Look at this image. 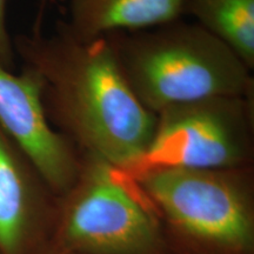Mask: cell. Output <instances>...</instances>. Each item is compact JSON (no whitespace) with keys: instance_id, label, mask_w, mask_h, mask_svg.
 Here are the masks:
<instances>
[{"instance_id":"cell-8","label":"cell","mask_w":254,"mask_h":254,"mask_svg":"<svg viewBox=\"0 0 254 254\" xmlns=\"http://www.w3.org/2000/svg\"><path fill=\"white\" fill-rule=\"evenodd\" d=\"M186 0H69L68 19L59 23L79 40L138 32L179 20Z\"/></svg>"},{"instance_id":"cell-4","label":"cell","mask_w":254,"mask_h":254,"mask_svg":"<svg viewBox=\"0 0 254 254\" xmlns=\"http://www.w3.org/2000/svg\"><path fill=\"white\" fill-rule=\"evenodd\" d=\"M159 220L133 180L81 153L77 180L58 200L49 246L71 254H164Z\"/></svg>"},{"instance_id":"cell-11","label":"cell","mask_w":254,"mask_h":254,"mask_svg":"<svg viewBox=\"0 0 254 254\" xmlns=\"http://www.w3.org/2000/svg\"><path fill=\"white\" fill-rule=\"evenodd\" d=\"M49 2V0H40L39 4V12H38V18H37V23H36V31L34 32H40V23L43 20V14H44V9L46 7V4Z\"/></svg>"},{"instance_id":"cell-3","label":"cell","mask_w":254,"mask_h":254,"mask_svg":"<svg viewBox=\"0 0 254 254\" xmlns=\"http://www.w3.org/2000/svg\"><path fill=\"white\" fill-rule=\"evenodd\" d=\"M126 177L141 190L159 219L201 254L253 253L250 167H159Z\"/></svg>"},{"instance_id":"cell-12","label":"cell","mask_w":254,"mask_h":254,"mask_svg":"<svg viewBox=\"0 0 254 254\" xmlns=\"http://www.w3.org/2000/svg\"><path fill=\"white\" fill-rule=\"evenodd\" d=\"M41 254H71V253H66V252H63V251H58V250H55L52 249L51 246H47V249L44 251Z\"/></svg>"},{"instance_id":"cell-6","label":"cell","mask_w":254,"mask_h":254,"mask_svg":"<svg viewBox=\"0 0 254 254\" xmlns=\"http://www.w3.org/2000/svg\"><path fill=\"white\" fill-rule=\"evenodd\" d=\"M41 91L36 71L24 66L14 74L0 63V127L60 198L77 180L81 153L50 124Z\"/></svg>"},{"instance_id":"cell-1","label":"cell","mask_w":254,"mask_h":254,"mask_svg":"<svg viewBox=\"0 0 254 254\" xmlns=\"http://www.w3.org/2000/svg\"><path fill=\"white\" fill-rule=\"evenodd\" d=\"M14 51L43 81V105L53 128L81 153L129 171L144 157L157 114L135 97L106 37L79 40L57 32L20 34Z\"/></svg>"},{"instance_id":"cell-9","label":"cell","mask_w":254,"mask_h":254,"mask_svg":"<svg viewBox=\"0 0 254 254\" xmlns=\"http://www.w3.org/2000/svg\"><path fill=\"white\" fill-rule=\"evenodd\" d=\"M185 14L254 68V0H186Z\"/></svg>"},{"instance_id":"cell-7","label":"cell","mask_w":254,"mask_h":254,"mask_svg":"<svg viewBox=\"0 0 254 254\" xmlns=\"http://www.w3.org/2000/svg\"><path fill=\"white\" fill-rule=\"evenodd\" d=\"M59 198L0 127V254H41Z\"/></svg>"},{"instance_id":"cell-2","label":"cell","mask_w":254,"mask_h":254,"mask_svg":"<svg viewBox=\"0 0 254 254\" xmlns=\"http://www.w3.org/2000/svg\"><path fill=\"white\" fill-rule=\"evenodd\" d=\"M120 71L152 113L214 97H254L252 71L196 23L172 21L106 37Z\"/></svg>"},{"instance_id":"cell-13","label":"cell","mask_w":254,"mask_h":254,"mask_svg":"<svg viewBox=\"0 0 254 254\" xmlns=\"http://www.w3.org/2000/svg\"><path fill=\"white\" fill-rule=\"evenodd\" d=\"M183 254H192V253H183Z\"/></svg>"},{"instance_id":"cell-10","label":"cell","mask_w":254,"mask_h":254,"mask_svg":"<svg viewBox=\"0 0 254 254\" xmlns=\"http://www.w3.org/2000/svg\"><path fill=\"white\" fill-rule=\"evenodd\" d=\"M14 46L6 27V0H0V63L7 69L14 66Z\"/></svg>"},{"instance_id":"cell-5","label":"cell","mask_w":254,"mask_h":254,"mask_svg":"<svg viewBox=\"0 0 254 254\" xmlns=\"http://www.w3.org/2000/svg\"><path fill=\"white\" fill-rule=\"evenodd\" d=\"M254 97H214L168 107L157 114L147 151L135 176L159 167H250L253 157Z\"/></svg>"}]
</instances>
